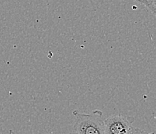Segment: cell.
<instances>
[{"instance_id":"obj_6","label":"cell","mask_w":156,"mask_h":134,"mask_svg":"<svg viewBox=\"0 0 156 134\" xmlns=\"http://www.w3.org/2000/svg\"><path fill=\"white\" fill-rule=\"evenodd\" d=\"M47 134H53L52 132H49V133H47Z\"/></svg>"},{"instance_id":"obj_3","label":"cell","mask_w":156,"mask_h":134,"mask_svg":"<svg viewBox=\"0 0 156 134\" xmlns=\"http://www.w3.org/2000/svg\"><path fill=\"white\" fill-rule=\"evenodd\" d=\"M139 3L142 4L144 6L147 7V9L151 11L152 12H155V8H156V3L155 0H135Z\"/></svg>"},{"instance_id":"obj_1","label":"cell","mask_w":156,"mask_h":134,"mask_svg":"<svg viewBox=\"0 0 156 134\" xmlns=\"http://www.w3.org/2000/svg\"><path fill=\"white\" fill-rule=\"evenodd\" d=\"M76 117L74 132L76 134H105L104 118L100 110L90 113H81L74 111Z\"/></svg>"},{"instance_id":"obj_5","label":"cell","mask_w":156,"mask_h":134,"mask_svg":"<svg viewBox=\"0 0 156 134\" xmlns=\"http://www.w3.org/2000/svg\"><path fill=\"white\" fill-rule=\"evenodd\" d=\"M69 134H76V133H75V132H71V133H69Z\"/></svg>"},{"instance_id":"obj_4","label":"cell","mask_w":156,"mask_h":134,"mask_svg":"<svg viewBox=\"0 0 156 134\" xmlns=\"http://www.w3.org/2000/svg\"><path fill=\"white\" fill-rule=\"evenodd\" d=\"M130 134H154V132H146V131L144 130H142V129H137V128L134 127Z\"/></svg>"},{"instance_id":"obj_2","label":"cell","mask_w":156,"mask_h":134,"mask_svg":"<svg viewBox=\"0 0 156 134\" xmlns=\"http://www.w3.org/2000/svg\"><path fill=\"white\" fill-rule=\"evenodd\" d=\"M134 121L133 118L120 114L111 115L104 119L105 134H130Z\"/></svg>"}]
</instances>
